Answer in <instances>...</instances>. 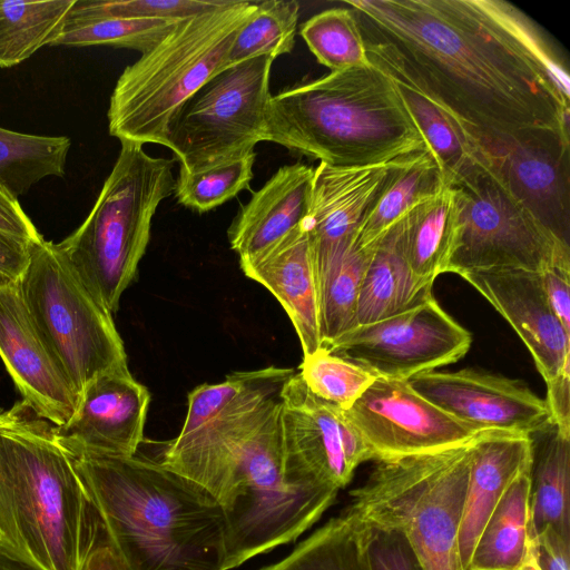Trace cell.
Instances as JSON below:
<instances>
[{
    "mask_svg": "<svg viewBox=\"0 0 570 570\" xmlns=\"http://www.w3.org/2000/svg\"><path fill=\"white\" fill-rule=\"evenodd\" d=\"M453 187L460 199V233L445 273L510 268L570 274L569 243L522 206L483 166Z\"/></svg>",
    "mask_w": 570,
    "mask_h": 570,
    "instance_id": "cell-10",
    "label": "cell"
},
{
    "mask_svg": "<svg viewBox=\"0 0 570 570\" xmlns=\"http://www.w3.org/2000/svg\"><path fill=\"white\" fill-rule=\"evenodd\" d=\"M532 459L517 474L489 517L473 549L469 570H521L528 561Z\"/></svg>",
    "mask_w": 570,
    "mask_h": 570,
    "instance_id": "cell-26",
    "label": "cell"
},
{
    "mask_svg": "<svg viewBox=\"0 0 570 570\" xmlns=\"http://www.w3.org/2000/svg\"><path fill=\"white\" fill-rule=\"evenodd\" d=\"M31 244L0 230V283L20 281L29 264Z\"/></svg>",
    "mask_w": 570,
    "mask_h": 570,
    "instance_id": "cell-44",
    "label": "cell"
},
{
    "mask_svg": "<svg viewBox=\"0 0 570 570\" xmlns=\"http://www.w3.org/2000/svg\"><path fill=\"white\" fill-rule=\"evenodd\" d=\"M255 151L200 170L179 168L174 194L177 202L198 213L209 212L249 187Z\"/></svg>",
    "mask_w": 570,
    "mask_h": 570,
    "instance_id": "cell-38",
    "label": "cell"
},
{
    "mask_svg": "<svg viewBox=\"0 0 570 570\" xmlns=\"http://www.w3.org/2000/svg\"><path fill=\"white\" fill-rule=\"evenodd\" d=\"M248 278L279 302L298 336L303 356L321 347L320 303L307 232L303 223L261 254L240 259Z\"/></svg>",
    "mask_w": 570,
    "mask_h": 570,
    "instance_id": "cell-22",
    "label": "cell"
},
{
    "mask_svg": "<svg viewBox=\"0 0 570 570\" xmlns=\"http://www.w3.org/2000/svg\"><path fill=\"white\" fill-rule=\"evenodd\" d=\"M0 357L38 415L57 426L72 416L79 395L35 326L19 282L0 283Z\"/></svg>",
    "mask_w": 570,
    "mask_h": 570,
    "instance_id": "cell-20",
    "label": "cell"
},
{
    "mask_svg": "<svg viewBox=\"0 0 570 570\" xmlns=\"http://www.w3.org/2000/svg\"><path fill=\"white\" fill-rule=\"evenodd\" d=\"M0 230L29 243L43 238L24 213L17 197L0 183Z\"/></svg>",
    "mask_w": 570,
    "mask_h": 570,
    "instance_id": "cell-43",
    "label": "cell"
},
{
    "mask_svg": "<svg viewBox=\"0 0 570 570\" xmlns=\"http://www.w3.org/2000/svg\"><path fill=\"white\" fill-rule=\"evenodd\" d=\"M371 65L440 107L469 139L570 142L560 52L502 0H345Z\"/></svg>",
    "mask_w": 570,
    "mask_h": 570,
    "instance_id": "cell-1",
    "label": "cell"
},
{
    "mask_svg": "<svg viewBox=\"0 0 570 570\" xmlns=\"http://www.w3.org/2000/svg\"><path fill=\"white\" fill-rule=\"evenodd\" d=\"M149 402L128 366L105 372L80 393L72 416L55 425L57 441L73 458L132 456L144 441Z\"/></svg>",
    "mask_w": 570,
    "mask_h": 570,
    "instance_id": "cell-19",
    "label": "cell"
},
{
    "mask_svg": "<svg viewBox=\"0 0 570 570\" xmlns=\"http://www.w3.org/2000/svg\"><path fill=\"white\" fill-rule=\"evenodd\" d=\"M542 283L552 313L570 335V274L551 268L542 273Z\"/></svg>",
    "mask_w": 570,
    "mask_h": 570,
    "instance_id": "cell-45",
    "label": "cell"
},
{
    "mask_svg": "<svg viewBox=\"0 0 570 570\" xmlns=\"http://www.w3.org/2000/svg\"><path fill=\"white\" fill-rule=\"evenodd\" d=\"M299 32L317 61L332 71L371 65L352 9L318 12L302 24Z\"/></svg>",
    "mask_w": 570,
    "mask_h": 570,
    "instance_id": "cell-36",
    "label": "cell"
},
{
    "mask_svg": "<svg viewBox=\"0 0 570 570\" xmlns=\"http://www.w3.org/2000/svg\"><path fill=\"white\" fill-rule=\"evenodd\" d=\"M293 373L277 366L259 368L219 406H188L178 435L166 443L157 461L204 488L222 507L245 448L279 409V392Z\"/></svg>",
    "mask_w": 570,
    "mask_h": 570,
    "instance_id": "cell-12",
    "label": "cell"
},
{
    "mask_svg": "<svg viewBox=\"0 0 570 570\" xmlns=\"http://www.w3.org/2000/svg\"><path fill=\"white\" fill-rule=\"evenodd\" d=\"M279 411L281 405L248 442L222 504L227 570L294 542L340 491L285 462Z\"/></svg>",
    "mask_w": 570,
    "mask_h": 570,
    "instance_id": "cell-8",
    "label": "cell"
},
{
    "mask_svg": "<svg viewBox=\"0 0 570 570\" xmlns=\"http://www.w3.org/2000/svg\"><path fill=\"white\" fill-rule=\"evenodd\" d=\"M76 0H0V68L21 63L53 46Z\"/></svg>",
    "mask_w": 570,
    "mask_h": 570,
    "instance_id": "cell-31",
    "label": "cell"
},
{
    "mask_svg": "<svg viewBox=\"0 0 570 570\" xmlns=\"http://www.w3.org/2000/svg\"><path fill=\"white\" fill-rule=\"evenodd\" d=\"M393 81L435 158L445 184L453 186L475 164L464 136L453 120L433 101L406 83Z\"/></svg>",
    "mask_w": 570,
    "mask_h": 570,
    "instance_id": "cell-33",
    "label": "cell"
},
{
    "mask_svg": "<svg viewBox=\"0 0 570 570\" xmlns=\"http://www.w3.org/2000/svg\"><path fill=\"white\" fill-rule=\"evenodd\" d=\"M471 343V333L432 296L393 316L357 325L322 347L374 377L409 381L455 363Z\"/></svg>",
    "mask_w": 570,
    "mask_h": 570,
    "instance_id": "cell-13",
    "label": "cell"
},
{
    "mask_svg": "<svg viewBox=\"0 0 570 570\" xmlns=\"http://www.w3.org/2000/svg\"><path fill=\"white\" fill-rule=\"evenodd\" d=\"M546 402L553 425L560 433L570 436V367L547 384Z\"/></svg>",
    "mask_w": 570,
    "mask_h": 570,
    "instance_id": "cell-46",
    "label": "cell"
},
{
    "mask_svg": "<svg viewBox=\"0 0 570 570\" xmlns=\"http://www.w3.org/2000/svg\"><path fill=\"white\" fill-rule=\"evenodd\" d=\"M71 140L0 127V183L14 196L49 176L63 177Z\"/></svg>",
    "mask_w": 570,
    "mask_h": 570,
    "instance_id": "cell-32",
    "label": "cell"
},
{
    "mask_svg": "<svg viewBox=\"0 0 570 570\" xmlns=\"http://www.w3.org/2000/svg\"><path fill=\"white\" fill-rule=\"evenodd\" d=\"M367 527L368 552L373 570H421L409 544L400 533Z\"/></svg>",
    "mask_w": 570,
    "mask_h": 570,
    "instance_id": "cell-41",
    "label": "cell"
},
{
    "mask_svg": "<svg viewBox=\"0 0 570 570\" xmlns=\"http://www.w3.org/2000/svg\"><path fill=\"white\" fill-rule=\"evenodd\" d=\"M372 246L353 244L330 271L320 292L321 347L357 326L356 311L364 268Z\"/></svg>",
    "mask_w": 570,
    "mask_h": 570,
    "instance_id": "cell-35",
    "label": "cell"
},
{
    "mask_svg": "<svg viewBox=\"0 0 570 570\" xmlns=\"http://www.w3.org/2000/svg\"><path fill=\"white\" fill-rule=\"evenodd\" d=\"M532 537L540 570H570V534L546 528Z\"/></svg>",
    "mask_w": 570,
    "mask_h": 570,
    "instance_id": "cell-42",
    "label": "cell"
},
{
    "mask_svg": "<svg viewBox=\"0 0 570 570\" xmlns=\"http://www.w3.org/2000/svg\"><path fill=\"white\" fill-rule=\"evenodd\" d=\"M171 159L121 142L111 173L83 223L57 243L91 295L111 314L137 276L153 217L175 187Z\"/></svg>",
    "mask_w": 570,
    "mask_h": 570,
    "instance_id": "cell-6",
    "label": "cell"
},
{
    "mask_svg": "<svg viewBox=\"0 0 570 570\" xmlns=\"http://www.w3.org/2000/svg\"><path fill=\"white\" fill-rule=\"evenodd\" d=\"M532 459L527 435L485 432L470 444V469L459 532L464 570H469L476 541L505 490Z\"/></svg>",
    "mask_w": 570,
    "mask_h": 570,
    "instance_id": "cell-24",
    "label": "cell"
},
{
    "mask_svg": "<svg viewBox=\"0 0 570 570\" xmlns=\"http://www.w3.org/2000/svg\"><path fill=\"white\" fill-rule=\"evenodd\" d=\"M101 523L55 425L0 407V548L39 570H82Z\"/></svg>",
    "mask_w": 570,
    "mask_h": 570,
    "instance_id": "cell-3",
    "label": "cell"
},
{
    "mask_svg": "<svg viewBox=\"0 0 570 570\" xmlns=\"http://www.w3.org/2000/svg\"><path fill=\"white\" fill-rule=\"evenodd\" d=\"M530 532L570 534V436L554 425L531 436Z\"/></svg>",
    "mask_w": 570,
    "mask_h": 570,
    "instance_id": "cell-28",
    "label": "cell"
},
{
    "mask_svg": "<svg viewBox=\"0 0 570 570\" xmlns=\"http://www.w3.org/2000/svg\"><path fill=\"white\" fill-rule=\"evenodd\" d=\"M82 570H127L102 528Z\"/></svg>",
    "mask_w": 570,
    "mask_h": 570,
    "instance_id": "cell-47",
    "label": "cell"
},
{
    "mask_svg": "<svg viewBox=\"0 0 570 570\" xmlns=\"http://www.w3.org/2000/svg\"><path fill=\"white\" fill-rule=\"evenodd\" d=\"M445 185L432 153L426 149L415 154L361 224L353 245L360 249L373 246L412 209L438 195Z\"/></svg>",
    "mask_w": 570,
    "mask_h": 570,
    "instance_id": "cell-30",
    "label": "cell"
},
{
    "mask_svg": "<svg viewBox=\"0 0 570 570\" xmlns=\"http://www.w3.org/2000/svg\"><path fill=\"white\" fill-rule=\"evenodd\" d=\"M432 296V285L416 281L407 265L401 220L372 246L361 279L357 325L393 316Z\"/></svg>",
    "mask_w": 570,
    "mask_h": 570,
    "instance_id": "cell-25",
    "label": "cell"
},
{
    "mask_svg": "<svg viewBox=\"0 0 570 570\" xmlns=\"http://www.w3.org/2000/svg\"><path fill=\"white\" fill-rule=\"evenodd\" d=\"M374 461L458 448L480 434L421 396L407 381L375 377L345 411Z\"/></svg>",
    "mask_w": 570,
    "mask_h": 570,
    "instance_id": "cell-14",
    "label": "cell"
},
{
    "mask_svg": "<svg viewBox=\"0 0 570 570\" xmlns=\"http://www.w3.org/2000/svg\"><path fill=\"white\" fill-rule=\"evenodd\" d=\"M73 461L127 570H227L224 512L204 488L138 454Z\"/></svg>",
    "mask_w": 570,
    "mask_h": 570,
    "instance_id": "cell-2",
    "label": "cell"
},
{
    "mask_svg": "<svg viewBox=\"0 0 570 570\" xmlns=\"http://www.w3.org/2000/svg\"><path fill=\"white\" fill-rule=\"evenodd\" d=\"M298 16L299 4L294 0L256 2L255 11L227 51L222 70L256 57L269 56L275 59L292 52Z\"/></svg>",
    "mask_w": 570,
    "mask_h": 570,
    "instance_id": "cell-34",
    "label": "cell"
},
{
    "mask_svg": "<svg viewBox=\"0 0 570 570\" xmlns=\"http://www.w3.org/2000/svg\"><path fill=\"white\" fill-rule=\"evenodd\" d=\"M264 141L340 167L429 149L395 82L373 65L331 71L272 96Z\"/></svg>",
    "mask_w": 570,
    "mask_h": 570,
    "instance_id": "cell-4",
    "label": "cell"
},
{
    "mask_svg": "<svg viewBox=\"0 0 570 570\" xmlns=\"http://www.w3.org/2000/svg\"><path fill=\"white\" fill-rule=\"evenodd\" d=\"M255 9L256 2L227 0L178 20L119 76L107 112L109 134L120 142L165 146L174 116L222 70Z\"/></svg>",
    "mask_w": 570,
    "mask_h": 570,
    "instance_id": "cell-5",
    "label": "cell"
},
{
    "mask_svg": "<svg viewBox=\"0 0 570 570\" xmlns=\"http://www.w3.org/2000/svg\"><path fill=\"white\" fill-rule=\"evenodd\" d=\"M414 155L353 167L320 161L314 168L309 207L303 225L308 236L318 299L330 271L353 244L361 224Z\"/></svg>",
    "mask_w": 570,
    "mask_h": 570,
    "instance_id": "cell-15",
    "label": "cell"
},
{
    "mask_svg": "<svg viewBox=\"0 0 570 570\" xmlns=\"http://www.w3.org/2000/svg\"><path fill=\"white\" fill-rule=\"evenodd\" d=\"M465 140L476 164L489 170L541 224L569 243L570 142L553 138L511 142Z\"/></svg>",
    "mask_w": 570,
    "mask_h": 570,
    "instance_id": "cell-18",
    "label": "cell"
},
{
    "mask_svg": "<svg viewBox=\"0 0 570 570\" xmlns=\"http://www.w3.org/2000/svg\"><path fill=\"white\" fill-rule=\"evenodd\" d=\"M273 61L261 56L227 67L183 105L165 144L179 168L214 167L253 153L264 141Z\"/></svg>",
    "mask_w": 570,
    "mask_h": 570,
    "instance_id": "cell-11",
    "label": "cell"
},
{
    "mask_svg": "<svg viewBox=\"0 0 570 570\" xmlns=\"http://www.w3.org/2000/svg\"><path fill=\"white\" fill-rule=\"evenodd\" d=\"M0 570H39L14 554L0 548Z\"/></svg>",
    "mask_w": 570,
    "mask_h": 570,
    "instance_id": "cell-48",
    "label": "cell"
},
{
    "mask_svg": "<svg viewBox=\"0 0 570 570\" xmlns=\"http://www.w3.org/2000/svg\"><path fill=\"white\" fill-rule=\"evenodd\" d=\"M313 174L314 168L302 163L285 165L253 193L227 230L239 261L261 254L305 220Z\"/></svg>",
    "mask_w": 570,
    "mask_h": 570,
    "instance_id": "cell-23",
    "label": "cell"
},
{
    "mask_svg": "<svg viewBox=\"0 0 570 570\" xmlns=\"http://www.w3.org/2000/svg\"><path fill=\"white\" fill-rule=\"evenodd\" d=\"M298 368L302 381L315 396L344 411L375 380L367 371L323 347L303 356Z\"/></svg>",
    "mask_w": 570,
    "mask_h": 570,
    "instance_id": "cell-39",
    "label": "cell"
},
{
    "mask_svg": "<svg viewBox=\"0 0 570 570\" xmlns=\"http://www.w3.org/2000/svg\"><path fill=\"white\" fill-rule=\"evenodd\" d=\"M259 570H373L368 527L345 508L287 557Z\"/></svg>",
    "mask_w": 570,
    "mask_h": 570,
    "instance_id": "cell-29",
    "label": "cell"
},
{
    "mask_svg": "<svg viewBox=\"0 0 570 570\" xmlns=\"http://www.w3.org/2000/svg\"><path fill=\"white\" fill-rule=\"evenodd\" d=\"M26 307L78 395L100 374L127 367L112 314L87 289L58 244L30 246L19 281Z\"/></svg>",
    "mask_w": 570,
    "mask_h": 570,
    "instance_id": "cell-9",
    "label": "cell"
},
{
    "mask_svg": "<svg viewBox=\"0 0 570 570\" xmlns=\"http://www.w3.org/2000/svg\"><path fill=\"white\" fill-rule=\"evenodd\" d=\"M0 541H1V535H0Z\"/></svg>",
    "mask_w": 570,
    "mask_h": 570,
    "instance_id": "cell-49",
    "label": "cell"
},
{
    "mask_svg": "<svg viewBox=\"0 0 570 570\" xmlns=\"http://www.w3.org/2000/svg\"><path fill=\"white\" fill-rule=\"evenodd\" d=\"M460 212L458 190L445 185L402 219L404 255L420 283L433 286L445 273L460 233Z\"/></svg>",
    "mask_w": 570,
    "mask_h": 570,
    "instance_id": "cell-27",
    "label": "cell"
},
{
    "mask_svg": "<svg viewBox=\"0 0 570 570\" xmlns=\"http://www.w3.org/2000/svg\"><path fill=\"white\" fill-rule=\"evenodd\" d=\"M512 326L546 384L570 367V335L552 313L542 273L495 268L460 275Z\"/></svg>",
    "mask_w": 570,
    "mask_h": 570,
    "instance_id": "cell-21",
    "label": "cell"
},
{
    "mask_svg": "<svg viewBox=\"0 0 570 570\" xmlns=\"http://www.w3.org/2000/svg\"><path fill=\"white\" fill-rule=\"evenodd\" d=\"M177 21L119 18L67 19L53 46H109L140 51L155 46Z\"/></svg>",
    "mask_w": 570,
    "mask_h": 570,
    "instance_id": "cell-37",
    "label": "cell"
},
{
    "mask_svg": "<svg viewBox=\"0 0 570 570\" xmlns=\"http://www.w3.org/2000/svg\"><path fill=\"white\" fill-rule=\"evenodd\" d=\"M421 396L480 433L532 436L553 425L546 400L518 380L483 371H430L411 377Z\"/></svg>",
    "mask_w": 570,
    "mask_h": 570,
    "instance_id": "cell-17",
    "label": "cell"
},
{
    "mask_svg": "<svg viewBox=\"0 0 570 570\" xmlns=\"http://www.w3.org/2000/svg\"><path fill=\"white\" fill-rule=\"evenodd\" d=\"M471 443L376 461L346 509L370 527L400 533L421 570H464L459 532Z\"/></svg>",
    "mask_w": 570,
    "mask_h": 570,
    "instance_id": "cell-7",
    "label": "cell"
},
{
    "mask_svg": "<svg viewBox=\"0 0 570 570\" xmlns=\"http://www.w3.org/2000/svg\"><path fill=\"white\" fill-rule=\"evenodd\" d=\"M226 0H76L69 19L119 18L178 21L225 3Z\"/></svg>",
    "mask_w": 570,
    "mask_h": 570,
    "instance_id": "cell-40",
    "label": "cell"
},
{
    "mask_svg": "<svg viewBox=\"0 0 570 570\" xmlns=\"http://www.w3.org/2000/svg\"><path fill=\"white\" fill-rule=\"evenodd\" d=\"M279 425L285 461L337 490L355 470L374 460L345 411L315 396L294 372L279 392Z\"/></svg>",
    "mask_w": 570,
    "mask_h": 570,
    "instance_id": "cell-16",
    "label": "cell"
}]
</instances>
